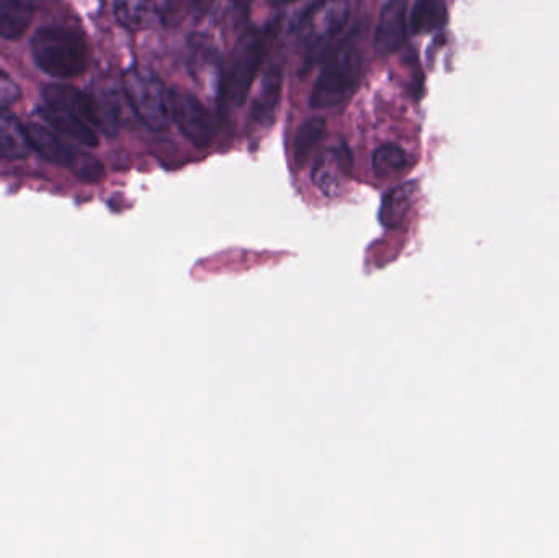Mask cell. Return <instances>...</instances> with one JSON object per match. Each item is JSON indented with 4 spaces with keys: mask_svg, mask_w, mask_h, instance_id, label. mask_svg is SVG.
<instances>
[{
    "mask_svg": "<svg viewBox=\"0 0 559 558\" xmlns=\"http://www.w3.org/2000/svg\"><path fill=\"white\" fill-rule=\"evenodd\" d=\"M38 115L51 130L87 148L99 146V133L110 138L118 133L117 112L112 105L66 84L43 89V107L38 108Z\"/></svg>",
    "mask_w": 559,
    "mask_h": 558,
    "instance_id": "1",
    "label": "cell"
},
{
    "mask_svg": "<svg viewBox=\"0 0 559 558\" xmlns=\"http://www.w3.org/2000/svg\"><path fill=\"white\" fill-rule=\"evenodd\" d=\"M280 20L275 18L264 27H251L239 38L228 59V68L221 82V97L229 107H242L249 97L254 79L264 66L280 32Z\"/></svg>",
    "mask_w": 559,
    "mask_h": 558,
    "instance_id": "2",
    "label": "cell"
},
{
    "mask_svg": "<svg viewBox=\"0 0 559 558\" xmlns=\"http://www.w3.org/2000/svg\"><path fill=\"white\" fill-rule=\"evenodd\" d=\"M33 61L56 79L82 76L89 68V46L74 28L45 27L32 40Z\"/></svg>",
    "mask_w": 559,
    "mask_h": 558,
    "instance_id": "3",
    "label": "cell"
},
{
    "mask_svg": "<svg viewBox=\"0 0 559 558\" xmlns=\"http://www.w3.org/2000/svg\"><path fill=\"white\" fill-rule=\"evenodd\" d=\"M363 58L354 41L345 40L336 46L324 63L314 84L309 105L314 110L334 108L344 104L358 86Z\"/></svg>",
    "mask_w": 559,
    "mask_h": 558,
    "instance_id": "4",
    "label": "cell"
},
{
    "mask_svg": "<svg viewBox=\"0 0 559 558\" xmlns=\"http://www.w3.org/2000/svg\"><path fill=\"white\" fill-rule=\"evenodd\" d=\"M121 86L136 117L149 130H166L169 125V90L151 69L130 68L123 72Z\"/></svg>",
    "mask_w": 559,
    "mask_h": 558,
    "instance_id": "5",
    "label": "cell"
},
{
    "mask_svg": "<svg viewBox=\"0 0 559 558\" xmlns=\"http://www.w3.org/2000/svg\"><path fill=\"white\" fill-rule=\"evenodd\" d=\"M25 131H27L32 149L38 151V154H41L54 166L69 169L74 176L84 182H90V184H95L103 179L105 169L99 159L94 158L84 149L72 146L50 128H46L40 123L30 122L25 123Z\"/></svg>",
    "mask_w": 559,
    "mask_h": 558,
    "instance_id": "6",
    "label": "cell"
},
{
    "mask_svg": "<svg viewBox=\"0 0 559 558\" xmlns=\"http://www.w3.org/2000/svg\"><path fill=\"white\" fill-rule=\"evenodd\" d=\"M350 7L344 0H326L301 17V43L305 46L303 72L318 63L331 41L349 22Z\"/></svg>",
    "mask_w": 559,
    "mask_h": 558,
    "instance_id": "7",
    "label": "cell"
},
{
    "mask_svg": "<svg viewBox=\"0 0 559 558\" xmlns=\"http://www.w3.org/2000/svg\"><path fill=\"white\" fill-rule=\"evenodd\" d=\"M169 113L182 135L197 148H208L216 135L210 110L185 89H169Z\"/></svg>",
    "mask_w": 559,
    "mask_h": 558,
    "instance_id": "8",
    "label": "cell"
},
{
    "mask_svg": "<svg viewBox=\"0 0 559 558\" xmlns=\"http://www.w3.org/2000/svg\"><path fill=\"white\" fill-rule=\"evenodd\" d=\"M406 41V2L391 0L381 10L376 25L375 50L381 56H391L401 50Z\"/></svg>",
    "mask_w": 559,
    "mask_h": 558,
    "instance_id": "9",
    "label": "cell"
},
{
    "mask_svg": "<svg viewBox=\"0 0 559 558\" xmlns=\"http://www.w3.org/2000/svg\"><path fill=\"white\" fill-rule=\"evenodd\" d=\"M282 86L283 66L280 61H275L270 64L269 71L265 72L262 86L252 104L251 117L255 123L270 125L273 122L282 99Z\"/></svg>",
    "mask_w": 559,
    "mask_h": 558,
    "instance_id": "10",
    "label": "cell"
},
{
    "mask_svg": "<svg viewBox=\"0 0 559 558\" xmlns=\"http://www.w3.org/2000/svg\"><path fill=\"white\" fill-rule=\"evenodd\" d=\"M337 154H339V159L336 164H334V149L321 154L314 164V184L326 197H336L339 194V174H349L350 167H352V154L345 144L337 146Z\"/></svg>",
    "mask_w": 559,
    "mask_h": 558,
    "instance_id": "11",
    "label": "cell"
},
{
    "mask_svg": "<svg viewBox=\"0 0 559 558\" xmlns=\"http://www.w3.org/2000/svg\"><path fill=\"white\" fill-rule=\"evenodd\" d=\"M161 2L159 0H115V17L121 27L131 32L148 30L156 23H162Z\"/></svg>",
    "mask_w": 559,
    "mask_h": 558,
    "instance_id": "12",
    "label": "cell"
},
{
    "mask_svg": "<svg viewBox=\"0 0 559 558\" xmlns=\"http://www.w3.org/2000/svg\"><path fill=\"white\" fill-rule=\"evenodd\" d=\"M38 0H0V38L20 40L32 25Z\"/></svg>",
    "mask_w": 559,
    "mask_h": 558,
    "instance_id": "13",
    "label": "cell"
},
{
    "mask_svg": "<svg viewBox=\"0 0 559 558\" xmlns=\"http://www.w3.org/2000/svg\"><path fill=\"white\" fill-rule=\"evenodd\" d=\"M25 123L18 122L17 118L5 110H0V156L12 161L25 159L30 153Z\"/></svg>",
    "mask_w": 559,
    "mask_h": 558,
    "instance_id": "14",
    "label": "cell"
},
{
    "mask_svg": "<svg viewBox=\"0 0 559 558\" xmlns=\"http://www.w3.org/2000/svg\"><path fill=\"white\" fill-rule=\"evenodd\" d=\"M448 23L447 5L443 0H416L411 12V32L416 35L437 32Z\"/></svg>",
    "mask_w": 559,
    "mask_h": 558,
    "instance_id": "15",
    "label": "cell"
},
{
    "mask_svg": "<svg viewBox=\"0 0 559 558\" xmlns=\"http://www.w3.org/2000/svg\"><path fill=\"white\" fill-rule=\"evenodd\" d=\"M416 189V184L407 182V184L399 185L385 195L380 210V220L383 225L388 226V228H398L403 223L409 208H411Z\"/></svg>",
    "mask_w": 559,
    "mask_h": 558,
    "instance_id": "16",
    "label": "cell"
},
{
    "mask_svg": "<svg viewBox=\"0 0 559 558\" xmlns=\"http://www.w3.org/2000/svg\"><path fill=\"white\" fill-rule=\"evenodd\" d=\"M326 130V120L319 117L309 118L298 128L295 141H293V159H295L296 166H305L306 162L311 159L314 149L326 135Z\"/></svg>",
    "mask_w": 559,
    "mask_h": 558,
    "instance_id": "17",
    "label": "cell"
},
{
    "mask_svg": "<svg viewBox=\"0 0 559 558\" xmlns=\"http://www.w3.org/2000/svg\"><path fill=\"white\" fill-rule=\"evenodd\" d=\"M407 166V154L398 144H383L373 153L372 167L376 177L388 179Z\"/></svg>",
    "mask_w": 559,
    "mask_h": 558,
    "instance_id": "18",
    "label": "cell"
},
{
    "mask_svg": "<svg viewBox=\"0 0 559 558\" xmlns=\"http://www.w3.org/2000/svg\"><path fill=\"white\" fill-rule=\"evenodd\" d=\"M190 46H192V66L193 76L205 79L206 72H213L216 69L215 48L211 45L210 40L203 35H195L190 38Z\"/></svg>",
    "mask_w": 559,
    "mask_h": 558,
    "instance_id": "19",
    "label": "cell"
},
{
    "mask_svg": "<svg viewBox=\"0 0 559 558\" xmlns=\"http://www.w3.org/2000/svg\"><path fill=\"white\" fill-rule=\"evenodd\" d=\"M22 99V90L17 82L0 69V110H7Z\"/></svg>",
    "mask_w": 559,
    "mask_h": 558,
    "instance_id": "20",
    "label": "cell"
},
{
    "mask_svg": "<svg viewBox=\"0 0 559 558\" xmlns=\"http://www.w3.org/2000/svg\"><path fill=\"white\" fill-rule=\"evenodd\" d=\"M270 2L277 7H287V5L295 4L298 0H270Z\"/></svg>",
    "mask_w": 559,
    "mask_h": 558,
    "instance_id": "21",
    "label": "cell"
},
{
    "mask_svg": "<svg viewBox=\"0 0 559 558\" xmlns=\"http://www.w3.org/2000/svg\"><path fill=\"white\" fill-rule=\"evenodd\" d=\"M236 5H238L239 9L241 10H249V5H251L252 0H234Z\"/></svg>",
    "mask_w": 559,
    "mask_h": 558,
    "instance_id": "22",
    "label": "cell"
}]
</instances>
